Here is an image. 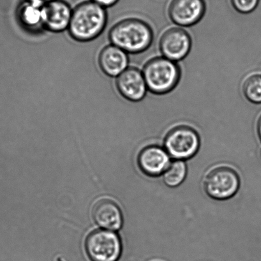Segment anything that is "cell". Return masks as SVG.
<instances>
[{"instance_id": "cell-17", "label": "cell", "mask_w": 261, "mask_h": 261, "mask_svg": "<svg viewBox=\"0 0 261 261\" xmlns=\"http://www.w3.org/2000/svg\"><path fill=\"white\" fill-rule=\"evenodd\" d=\"M233 8L242 14H248L254 11L259 0H230Z\"/></svg>"}, {"instance_id": "cell-13", "label": "cell", "mask_w": 261, "mask_h": 261, "mask_svg": "<svg viewBox=\"0 0 261 261\" xmlns=\"http://www.w3.org/2000/svg\"><path fill=\"white\" fill-rule=\"evenodd\" d=\"M92 217L96 224L105 229L117 230L123 224L120 207L110 199H101L93 205Z\"/></svg>"}, {"instance_id": "cell-8", "label": "cell", "mask_w": 261, "mask_h": 261, "mask_svg": "<svg viewBox=\"0 0 261 261\" xmlns=\"http://www.w3.org/2000/svg\"><path fill=\"white\" fill-rule=\"evenodd\" d=\"M206 12L204 0H172L168 9L170 19L182 27L194 26Z\"/></svg>"}, {"instance_id": "cell-2", "label": "cell", "mask_w": 261, "mask_h": 261, "mask_svg": "<svg viewBox=\"0 0 261 261\" xmlns=\"http://www.w3.org/2000/svg\"><path fill=\"white\" fill-rule=\"evenodd\" d=\"M111 44L127 53L138 54L148 49L153 42V32L143 20L128 18L119 21L109 33Z\"/></svg>"}, {"instance_id": "cell-3", "label": "cell", "mask_w": 261, "mask_h": 261, "mask_svg": "<svg viewBox=\"0 0 261 261\" xmlns=\"http://www.w3.org/2000/svg\"><path fill=\"white\" fill-rule=\"evenodd\" d=\"M142 72L149 92L159 95L167 94L175 89L181 75L178 63L164 57L149 60Z\"/></svg>"}, {"instance_id": "cell-6", "label": "cell", "mask_w": 261, "mask_h": 261, "mask_svg": "<svg viewBox=\"0 0 261 261\" xmlns=\"http://www.w3.org/2000/svg\"><path fill=\"white\" fill-rule=\"evenodd\" d=\"M85 250L91 261H118L122 252L119 236L105 230H96L88 235Z\"/></svg>"}, {"instance_id": "cell-19", "label": "cell", "mask_w": 261, "mask_h": 261, "mask_svg": "<svg viewBox=\"0 0 261 261\" xmlns=\"http://www.w3.org/2000/svg\"><path fill=\"white\" fill-rule=\"evenodd\" d=\"M257 132L258 138H259L260 141L261 142V115L258 119L257 123Z\"/></svg>"}, {"instance_id": "cell-10", "label": "cell", "mask_w": 261, "mask_h": 261, "mask_svg": "<svg viewBox=\"0 0 261 261\" xmlns=\"http://www.w3.org/2000/svg\"><path fill=\"white\" fill-rule=\"evenodd\" d=\"M170 164L169 155L166 149L156 145L145 147L138 156L139 168L146 175L156 177L164 174Z\"/></svg>"}, {"instance_id": "cell-11", "label": "cell", "mask_w": 261, "mask_h": 261, "mask_svg": "<svg viewBox=\"0 0 261 261\" xmlns=\"http://www.w3.org/2000/svg\"><path fill=\"white\" fill-rule=\"evenodd\" d=\"M73 10L65 0H52L44 7V29L60 33L68 29Z\"/></svg>"}, {"instance_id": "cell-5", "label": "cell", "mask_w": 261, "mask_h": 261, "mask_svg": "<svg viewBox=\"0 0 261 261\" xmlns=\"http://www.w3.org/2000/svg\"><path fill=\"white\" fill-rule=\"evenodd\" d=\"M240 186L238 172L229 166L214 167L204 179V189L207 196L215 200H227L237 193Z\"/></svg>"}, {"instance_id": "cell-16", "label": "cell", "mask_w": 261, "mask_h": 261, "mask_svg": "<svg viewBox=\"0 0 261 261\" xmlns=\"http://www.w3.org/2000/svg\"><path fill=\"white\" fill-rule=\"evenodd\" d=\"M242 92L246 98L255 105L261 103V74L254 73L246 77L242 85Z\"/></svg>"}, {"instance_id": "cell-15", "label": "cell", "mask_w": 261, "mask_h": 261, "mask_svg": "<svg viewBox=\"0 0 261 261\" xmlns=\"http://www.w3.org/2000/svg\"><path fill=\"white\" fill-rule=\"evenodd\" d=\"M187 168L183 161H175L170 163L166 171L164 172V181L167 186L176 187L183 183L186 179Z\"/></svg>"}, {"instance_id": "cell-20", "label": "cell", "mask_w": 261, "mask_h": 261, "mask_svg": "<svg viewBox=\"0 0 261 261\" xmlns=\"http://www.w3.org/2000/svg\"><path fill=\"white\" fill-rule=\"evenodd\" d=\"M36 1L42 2L43 4H46L47 2L52 1V0H36Z\"/></svg>"}, {"instance_id": "cell-7", "label": "cell", "mask_w": 261, "mask_h": 261, "mask_svg": "<svg viewBox=\"0 0 261 261\" xmlns=\"http://www.w3.org/2000/svg\"><path fill=\"white\" fill-rule=\"evenodd\" d=\"M192 40L186 30L173 27L166 30L159 42V49L162 57L173 62L184 60L191 52Z\"/></svg>"}, {"instance_id": "cell-14", "label": "cell", "mask_w": 261, "mask_h": 261, "mask_svg": "<svg viewBox=\"0 0 261 261\" xmlns=\"http://www.w3.org/2000/svg\"><path fill=\"white\" fill-rule=\"evenodd\" d=\"M128 53L113 44L107 45L98 56V65L106 75L117 77L128 68Z\"/></svg>"}, {"instance_id": "cell-1", "label": "cell", "mask_w": 261, "mask_h": 261, "mask_svg": "<svg viewBox=\"0 0 261 261\" xmlns=\"http://www.w3.org/2000/svg\"><path fill=\"white\" fill-rule=\"evenodd\" d=\"M107 21L105 7L92 0L84 2L73 9L68 32L77 41H91L102 34Z\"/></svg>"}, {"instance_id": "cell-4", "label": "cell", "mask_w": 261, "mask_h": 261, "mask_svg": "<svg viewBox=\"0 0 261 261\" xmlns=\"http://www.w3.org/2000/svg\"><path fill=\"white\" fill-rule=\"evenodd\" d=\"M164 149L172 158L184 161L191 159L199 151L201 139L191 126L179 125L172 128L164 138Z\"/></svg>"}, {"instance_id": "cell-9", "label": "cell", "mask_w": 261, "mask_h": 261, "mask_svg": "<svg viewBox=\"0 0 261 261\" xmlns=\"http://www.w3.org/2000/svg\"><path fill=\"white\" fill-rule=\"evenodd\" d=\"M116 85L120 95L131 102L143 100L148 91L143 72L136 67L126 68L116 79Z\"/></svg>"}, {"instance_id": "cell-18", "label": "cell", "mask_w": 261, "mask_h": 261, "mask_svg": "<svg viewBox=\"0 0 261 261\" xmlns=\"http://www.w3.org/2000/svg\"><path fill=\"white\" fill-rule=\"evenodd\" d=\"M92 1L106 9L115 6L118 3L119 0H92Z\"/></svg>"}, {"instance_id": "cell-12", "label": "cell", "mask_w": 261, "mask_h": 261, "mask_svg": "<svg viewBox=\"0 0 261 261\" xmlns=\"http://www.w3.org/2000/svg\"><path fill=\"white\" fill-rule=\"evenodd\" d=\"M44 5L36 0H23L19 4L16 17L22 29L33 34L44 29Z\"/></svg>"}]
</instances>
